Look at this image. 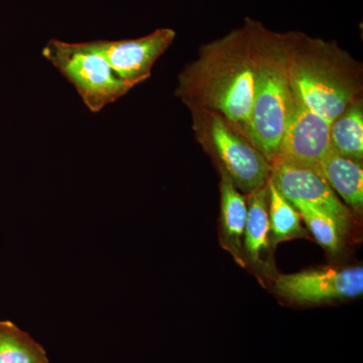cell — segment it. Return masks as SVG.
<instances>
[{
	"label": "cell",
	"mask_w": 363,
	"mask_h": 363,
	"mask_svg": "<svg viewBox=\"0 0 363 363\" xmlns=\"http://www.w3.org/2000/svg\"><path fill=\"white\" fill-rule=\"evenodd\" d=\"M175 95L189 108L216 112L247 138L253 65L245 21L200 47L197 59L187 64L179 75Z\"/></svg>",
	"instance_id": "cell-1"
},
{
	"label": "cell",
	"mask_w": 363,
	"mask_h": 363,
	"mask_svg": "<svg viewBox=\"0 0 363 363\" xmlns=\"http://www.w3.org/2000/svg\"><path fill=\"white\" fill-rule=\"evenodd\" d=\"M289 77L293 92L332 123L362 99V68L335 40L286 33Z\"/></svg>",
	"instance_id": "cell-2"
},
{
	"label": "cell",
	"mask_w": 363,
	"mask_h": 363,
	"mask_svg": "<svg viewBox=\"0 0 363 363\" xmlns=\"http://www.w3.org/2000/svg\"><path fill=\"white\" fill-rule=\"evenodd\" d=\"M245 21L250 32L253 65V101L247 138L272 164L294 107L286 33L269 30L253 18Z\"/></svg>",
	"instance_id": "cell-3"
},
{
	"label": "cell",
	"mask_w": 363,
	"mask_h": 363,
	"mask_svg": "<svg viewBox=\"0 0 363 363\" xmlns=\"http://www.w3.org/2000/svg\"><path fill=\"white\" fill-rule=\"evenodd\" d=\"M198 142L212 152L238 190L245 194L266 185L272 164L250 140L216 112L189 108Z\"/></svg>",
	"instance_id": "cell-4"
},
{
	"label": "cell",
	"mask_w": 363,
	"mask_h": 363,
	"mask_svg": "<svg viewBox=\"0 0 363 363\" xmlns=\"http://www.w3.org/2000/svg\"><path fill=\"white\" fill-rule=\"evenodd\" d=\"M42 55L73 85L93 113L101 111L135 87L119 78L90 42L52 39L45 45Z\"/></svg>",
	"instance_id": "cell-5"
},
{
	"label": "cell",
	"mask_w": 363,
	"mask_h": 363,
	"mask_svg": "<svg viewBox=\"0 0 363 363\" xmlns=\"http://www.w3.org/2000/svg\"><path fill=\"white\" fill-rule=\"evenodd\" d=\"M274 291L298 304H321L357 298L363 293V269L322 267L281 274L274 281Z\"/></svg>",
	"instance_id": "cell-6"
},
{
	"label": "cell",
	"mask_w": 363,
	"mask_h": 363,
	"mask_svg": "<svg viewBox=\"0 0 363 363\" xmlns=\"http://www.w3.org/2000/svg\"><path fill=\"white\" fill-rule=\"evenodd\" d=\"M330 124L294 93L292 114L274 162L320 171L322 160L332 149Z\"/></svg>",
	"instance_id": "cell-7"
},
{
	"label": "cell",
	"mask_w": 363,
	"mask_h": 363,
	"mask_svg": "<svg viewBox=\"0 0 363 363\" xmlns=\"http://www.w3.org/2000/svg\"><path fill=\"white\" fill-rule=\"evenodd\" d=\"M175 39V30L162 28L138 39L96 40L90 43L119 78L136 86L150 77L157 59Z\"/></svg>",
	"instance_id": "cell-8"
},
{
	"label": "cell",
	"mask_w": 363,
	"mask_h": 363,
	"mask_svg": "<svg viewBox=\"0 0 363 363\" xmlns=\"http://www.w3.org/2000/svg\"><path fill=\"white\" fill-rule=\"evenodd\" d=\"M269 180L291 203L305 202L329 212L337 219L344 233L350 229L352 214L341 203L321 172L286 162H272Z\"/></svg>",
	"instance_id": "cell-9"
},
{
	"label": "cell",
	"mask_w": 363,
	"mask_h": 363,
	"mask_svg": "<svg viewBox=\"0 0 363 363\" xmlns=\"http://www.w3.org/2000/svg\"><path fill=\"white\" fill-rule=\"evenodd\" d=\"M247 217L243 236L245 260L260 274H272L271 243L267 216V185L248 193Z\"/></svg>",
	"instance_id": "cell-10"
},
{
	"label": "cell",
	"mask_w": 363,
	"mask_h": 363,
	"mask_svg": "<svg viewBox=\"0 0 363 363\" xmlns=\"http://www.w3.org/2000/svg\"><path fill=\"white\" fill-rule=\"evenodd\" d=\"M221 229L223 245L241 266H245L243 236L247 217V197L220 169Z\"/></svg>",
	"instance_id": "cell-11"
},
{
	"label": "cell",
	"mask_w": 363,
	"mask_h": 363,
	"mask_svg": "<svg viewBox=\"0 0 363 363\" xmlns=\"http://www.w3.org/2000/svg\"><path fill=\"white\" fill-rule=\"evenodd\" d=\"M320 171L334 192L355 212L363 209L362 162L340 156L330 150L320 164Z\"/></svg>",
	"instance_id": "cell-12"
},
{
	"label": "cell",
	"mask_w": 363,
	"mask_h": 363,
	"mask_svg": "<svg viewBox=\"0 0 363 363\" xmlns=\"http://www.w3.org/2000/svg\"><path fill=\"white\" fill-rule=\"evenodd\" d=\"M267 216H269V243L276 247L284 241L308 238L302 225V218L295 206L279 192L271 180H267Z\"/></svg>",
	"instance_id": "cell-13"
},
{
	"label": "cell",
	"mask_w": 363,
	"mask_h": 363,
	"mask_svg": "<svg viewBox=\"0 0 363 363\" xmlns=\"http://www.w3.org/2000/svg\"><path fill=\"white\" fill-rule=\"evenodd\" d=\"M332 150L340 156L362 162V99L353 102L330 124Z\"/></svg>",
	"instance_id": "cell-14"
},
{
	"label": "cell",
	"mask_w": 363,
	"mask_h": 363,
	"mask_svg": "<svg viewBox=\"0 0 363 363\" xmlns=\"http://www.w3.org/2000/svg\"><path fill=\"white\" fill-rule=\"evenodd\" d=\"M48 359L39 342L11 321L0 320V363H35Z\"/></svg>",
	"instance_id": "cell-15"
},
{
	"label": "cell",
	"mask_w": 363,
	"mask_h": 363,
	"mask_svg": "<svg viewBox=\"0 0 363 363\" xmlns=\"http://www.w3.org/2000/svg\"><path fill=\"white\" fill-rule=\"evenodd\" d=\"M319 245L332 253L342 245L344 231L337 219L321 208L305 202L292 203Z\"/></svg>",
	"instance_id": "cell-16"
},
{
	"label": "cell",
	"mask_w": 363,
	"mask_h": 363,
	"mask_svg": "<svg viewBox=\"0 0 363 363\" xmlns=\"http://www.w3.org/2000/svg\"><path fill=\"white\" fill-rule=\"evenodd\" d=\"M35 363H50L49 359L43 360V362H35Z\"/></svg>",
	"instance_id": "cell-17"
}]
</instances>
